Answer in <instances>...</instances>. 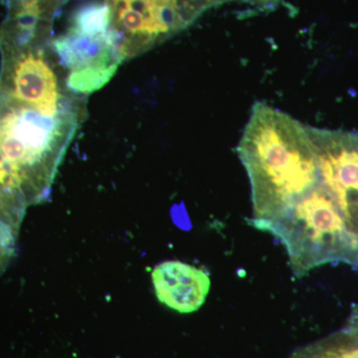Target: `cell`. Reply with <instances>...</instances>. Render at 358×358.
Listing matches in <instances>:
<instances>
[{
    "mask_svg": "<svg viewBox=\"0 0 358 358\" xmlns=\"http://www.w3.org/2000/svg\"><path fill=\"white\" fill-rule=\"evenodd\" d=\"M119 64L93 66L70 72L67 79L68 88L76 93L89 95L102 88L114 76Z\"/></svg>",
    "mask_w": 358,
    "mask_h": 358,
    "instance_id": "obj_7",
    "label": "cell"
},
{
    "mask_svg": "<svg viewBox=\"0 0 358 358\" xmlns=\"http://www.w3.org/2000/svg\"><path fill=\"white\" fill-rule=\"evenodd\" d=\"M152 280L157 300L181 313L199 310L211 285L203 270L180 261H166L155 266Z\"/></svg>",
    "mask_w": 358,
    "mask_h": 358,
    "instance_id": "obj_4",
    "label": "cell"
},
{
    "mask_svg": "<svg viewBox=\"0 0 358 358\" xmlns=\"http://www.w3.org/2000/svg\"><path fill=\"white\" fill-rule=\"evenodd\" d=\"M357 265H358V261H357Z\"/></svg>",
    "mask_w": 358,
    "mask_h": 358,
    "instance_id": "obj_9",
    "label": "cell"
},
{
    "mask_svg": "<svg viewBox=\"0 0 358 358\" xmlns=\"http://www.w3.org/2000/svg\"><path fill=\"white\" fill-rule=\"evenodd\" d=\"M74 110L51 115L0 93V160L28 207L50 192L77 126Z\"/></svg>",
    "mask_w": 358,
    "mask_h": 358,
    "instance_id": "obj_2",
    "label": "cell"
},
{
    "mask_svg": "<svg viewBox=\"0 0 358 358\" xmlns=\"http://www.w3.org/2000/svg\"><path fill=\"white\" fill-rule=\"evenodd\" d=\"M17 231L0 221V274L13 258Z\"/></svg>",
    "mask_w": 358,
    "mask_h": 358,
    "instance_id": "obj_8",
    "label": "cell"
},
{
    "mask_svg": "<svg viewBox=\"0 0 358 358\" xmlns=\"http://www.w3.org/2000/svg\"><path fill=\"white\" fill-rule=\"evenodd\" d=\"M251 185L258 230L281 217L319 180L308 126L265 102L252 108L237 148Z\"/></svg>",
    "mask_w": 358,
    "mask_h": 358,
    "instance_id": "obj_1",
    "label": "cell"
},
{
    "mask_svg": "<svg viewBox=\"0 0 358 358\" xmlns=\"http://www.w3.org/2000/svg\"><path fill=\"white\" fill-rule=\"evenodd\" d=\"M27 205L0 160V221L20 230Z\"/></svg>",
    "mask_w": 358,
    "mask_h": 358,
    "instance_id": "obj_6",
    "label": "cell"
},
{
    "mask_svg": "<svg viewBox=\"0 0 358 358\" xmlns=\"http://www.w3.org/2000/svg\"><path fill=\"white\" fill-rule=\"evenodd\" d=\"M291 358H358V324L352 320L339 333L299 348Z\"/></svg>",
    "mask_w": 358,
    "mask_h": 358,
    "instance_id": "obj_5",
    "label": "cell"
},
{
    "mask_svg": "<svg viewBox=\"0 0 358 358\" xmlns=\"http://www.w3.org/2000/svg\"><path fill=\"white\" fill-rule=\"evenodd\" d=\"M319 180L336 200L350 233L358 239V131L308 126Z\"/></svg>",
    "mask_w": 358,
    "mask_h": 358,
    "instance_id": "obj_3",
    "label": "cell"
}]
</instances>
